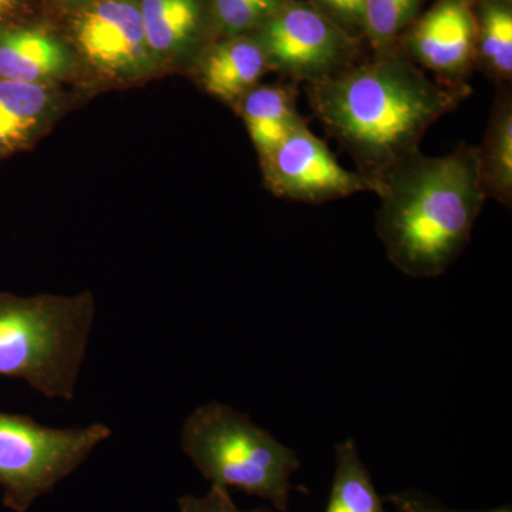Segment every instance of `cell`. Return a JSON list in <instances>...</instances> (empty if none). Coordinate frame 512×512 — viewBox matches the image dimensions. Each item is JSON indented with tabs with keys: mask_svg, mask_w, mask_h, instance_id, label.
<instances>
[{
	"mask_svg": "<svg viewBox=\"0 0 512 512\" xmlns=\"http://www.w3.org/2000/svg\"><path fill=\"white\" fill-rule=\"evenodd\" d=\"M93 319L90 295L0 293V376L25 380L49 399L73 400Z\"/></svg>",
	"mask_w": 512,
	"mask_h": 512,
	"instance_id": "cell-3",
	"label": "cell"
},
{
	"mask_svg": "<svg viewBox=\"0 0 512 512\" xmlns=\"http://www.w3.org/2000/svg\"><path fill=\"white\" fill-rule=\"evenodd\" d=\"M73 32L80 52L104 74L137 77L156 66L133 0H94L77 15Z\"/></svg>",
	"mask_w": 512,
	"mask_h": 512,
	"instance_id": "cell-9",
	"label": "cell"
},
{
	"mask_svg": "<svg viewBox=\"0 0 512 512\" xmlns=\"http://www.w3.org/2000/svg\"><path fill=\"white\" fill-rule=\"evenodd\" d=\"M471 2H474V0H471ZM505 2H510V3H512V0H505Z\"/></svg>",
	"mask_w": 512,
	"mask_h": 512,
	"instance_id": "cell-27",
	"label": "cell"
},
{
	"mask_svg": "<svg viewBox=\"0 0 512 512\" xmlns=\"http://www.w3.org/2000/svg\"><path fill=\"white\" fill-rule=\"evenodd\" d=\"M487 512H511L510 510H497V511H487Z\"/></svg>",
	"mask_w": 512,
	"mask_h": 512,
	"instance_id": "cell-26",
	"label": "cell"
},
{
	"mask_svg": "<svg viewBox=\"0 0 512 512\" xmlns=\"http://www.w3.org/2000/svg\"><path fill=\"white\" fill-rule=\"evenodd\" d=\"M390 501L396 507L397 512H448L429 507V505L420 503L416 498L406 497V495H394V497H390Z\"/></svg>",
	"mask_w": 512,
	"mask_h": 512,
	"instance_id": "cell-22",
	"label": "cell"
},
{
	"mask_svg": "<svg viewBox=\"0 0 512 512\" xmlns=\"http://www.w3.org/2000/svg\"><path fill=\"white\" fill-rule=\"evenodd\" d=\"M254 33L271 72L288 82H326L359 63V39L312 2L288 0Z\"/></svg>",
	"mask_w": 512,
	"mask_h": 512,
	"instance_id": "cell-6",
	"label": "cell"
},
{
	"mask_svg": "<svg viewBox=\"0 0 512 512\" xmlns=\"http://www.w3.org/2000/svg\"><path fill=\"white\" fill-rule=\"evenodd\" d=\"M197 67L202 89L232 107L271 72L264 47L255 33L225 37L202 53Z\"/></svg>",
	"mask_w": 512,
	"mask_h": 512,
	"instance_id": "cell-10",
	"label": "cell"
},
{
	"mask_svg": "<svg viewBox=\"0 0 512 512\" xmlns=\"http://www.w3.org/2000/svg\"><path fill=\"white\" fill-rule=\"evenodd\" d=\"M288 0H211L215 23L225 37L254 33Z\"/></svg>",
	"mask_w": 512,
	"mask_h": 512,
	"instance_id": "cell-19",
	"label": "cell"
},
{
	"mask_svg": "<svg viewBox=\"0 0 512 512\" xmlns=\"http://www.w3.org/2000/svg\"><path fill=\"white\" fill-rule=\"evenodd\" d=\"M111 430L104 424L56 430L32 417L0 413V487L3 504L26 512L89 457Z\"/></svg>",
	"mask_w": 512,
	"mask_h": 512,
	"instance_id": "cell-5",
	"label": "cell"
},
{
	"mask_svg": "<svg viewBox=\"0 0 512 512\" xmlns=\"http://www.w3.org/2000/svg\"><path fill=\"white\" fill-rule=\"evenodd\" d=\"M423 0H363L362 35L373 50L383 56L399 49L400 39L419 18Z\"/></svg>",
	"mask_w": 512,
	"mask_h": 512,
	"instance_id": "cell-18",
	"label": "cell"
},
{
	"mask_svg": "<svg viewBox=\"0 0 512 512\" xmlns=\"http://www.w3.org/2000/svg\"><path fill=\"white\" fill-rule=\"evenodd\" d=\"M352 36L362 35L363 0H311Z\"/></svg>",
	"mask_w": 512,
	"mask_h": 512,
	"instance_id": "cell-20",
	"label": "cell"
},
{
	"mask_svg": "<svg viewBox=\"0 0 512 512\" xmlns=\"http://www.w3.org/2000/svg\"><path fill=\"white\" fill-rule=\"evenodd\" d=\"M56 110V97L47 84L0 79V158L32 143Z\"/></svg>",
	"mask_w": 512,
	"mask_h": 512,
	"instance_id": "cell-13",
	"label": "cell"
},
{
	"mask_svg": "<svg viewBox=\"0 0 512 512\" xmlns=\"http://www.w3.org/2000/svg\"><path fill=\"white\" fill-rule=\"evenodd\" d=\"M476 69L495 87L512 84V6L505 0H474Z\"/></svg>",
	"mask_w": 512,
	"mask_h": 512,
	"instance_id": "cell-16",
	"label": "cell"
},
{
	"mask_svg": "<svg viewBox=\"0 0 512 512\" xmlns=\"http://www.w3.org/2000/svg\"><path fill=\"white\" fill-rule=\"evenodd\" d=\"M255 512H274V511L269 510V508H258V510H255Z\"/></svg>",
	"mask_w": 512,
	"mask_h": 512,
	"instance_id": "cell-25",
	"label": "cell"
},
{
	"mask_svg": "<svg viewBox=\"0 0 512 512\" xmlns=\"http://www.w3.org/2000/svg\"><path fill=\"white\" fill-rule=\"evenodd\" d=\"M476 33L471 0H437L404 32L399 49L437 82L466 86L476 70Z\"/></svg>",
	"mask_w": 512,
	"mask_h": 512,
	"instance_id": "cell-8",
	"label": "cell"
},
{
	"mask_svg": "<svg viewBox=\"0 0 512 512\" xmlns=\"http://www.w3.org/2000/svg\"><path fill=\"white\" fill-rule=\"evenodd\" d=\"M298 96V83L258 84L238 101L235 110L244 120L259 161L306 123L298 110Z\"/></svg>",
	"mask_w": 512,
	"mask_h": 512,
	"instance_id": "cell-11",
	"label": "cell"
},
{
	"mask_svg": "<svg viewBox=\"0 0 512 512\" xmlns=\"http://www.w3.org/2000/svg\"><path fill=\"white\" fill-rule=\"evenodd\" d=\"M64 2L69 3V5L80 6L89 5V3L94 2V0H64Z\"/></svg>",
	"mask_w": 512,
	"mask_h": 512,
	"instance_id": "cell-24",
	"label": "cell"
},
{
	"mask_svg": "<svg viewBox=\"0 0 512 512\" xmlns=\"http://www.w3.org/2000/svg\"><path fill=\"white\" fill-rule=\"evenodd\" d=\"M305 90L316 119L375 192L387 171L420 151L427 130L473 93L470 84L430 79L400 49Z\"/></svg>",
	"mask_w": 512,
	"mask_h": 512,
	"instance_id": "cell-1",
	"label": "cell"
},
{
	"mask_svg": "<svg viewBox=\"0 0 512 512\" xmlns=\"http://www.w3.org/2000/svg\"><path fill=\"white\" fill-rule=\"evenodd\" d=\"M180 512H255L239 510L229 497L228 490L221 485L212 484L210 493L204 497L185 495L178 500Z\"/></svg>",
	"mask_w": 512,
	"mask_h": 512,
	"instance_id": "cell-21",
	"label": "cell"
},
{
	"mask_svg": "<svg viewBox=\"0 0 512 512\" xmlns=\"http://www.w3.org/2000/svg\"><path fill=\"white\" fill-rule=\"evenodd\" d=\"M183 450L212 484L265 498L279 511L288 508L291 476L301 464L247 414L220 403L198 407L185 421Z\"/></svg>",
	"mask_w": 512,
	"mask_h": 512,
	"instance_id": "cell-4",
	"label": "cell"
},
{
	"mask_svg": "<svg viewBox=\"0 0 512 512\" xmlns=\"http://www.w3.org/2000/svg\"><path fill=\"white\" fill-rule=\"evenodd\" d=\"M376 231L390 262L412 278L444 274L470 242L487 195L477 147L461 144L446 156H413L377 183Z\"/></svg>",
	"mask_w": 512,
	"mask_h": 512,
	"instance_id": "cell-2",
	"label": "cell"
},
{
	"mask_svg": "<svg viewBox=\"0 0 512 512\" xmlns=\"http://www.w3.org/2000/svg\"><path fill=\"white\" fill-rule=\"evenodd\" d=\"M69 69V52L56 37L40 29H0V79L47 84Z\"/></svg>",
	"mask_w": 512,
	"mask_h": 512,
	"instance_id": "cell-12",
	"label": "cell"
},
{
	"mask_svg": "<svg viewBox=\"0 0 512 512\" xmlns=\"http://www.w3.org/2000/svg\"><path fill=\"white\" fill-rule=\"evenodd\" d=\"M266 188L278 198L306 204H325L360 192H375L357 171L339 164L308 123L296 128L284 143L261 161Z\"/></svg>",
	"mask_w": 512,
	"mask_h": 512,
	"instance_id": "cell-7",
	"label": "cell"
},
{
	"mask_svg": "<svg viewBox=\"0 0 512 512\" xmlns=\"http://www.w3.org/2000/svg\"><path fill=\"white\" fill-rule=\"evenodd\" d=\"M141 20L154 56H174L194 45L201 35V0H141Z\"/></svg>",
	"mask_w": 512,
	"mask_h": 512,
	"instance_id": "cell-15",
	"label": "cell"
},
{
	"mask_svg": "<svg viewBox=\"0 0 512 512\" xmlns=\"http://www.w3.org/2000/svg\"><path fill=\"white\" fill-rule=\"evenodd\" d=\"M326 512H386L355 441L336 446V471Z\"/></svg>",
	"mask_w": 512,
	"mask_h": 512,
	"instance_id": "cell-17",
	"label": "cell"
},
{
	"mask_svg": "<svg viewBox=\"0 0 512 512\" xmlns=\"http://www.w3.org/2000/svg\"><path fill=\"white\" fill-rule=\"evenodd\" d=\"M23 0H0V20L12 15L22 5Z\"/></svg>",
	"mask_w": 512,
	"mask_h": 512,
	"instance_id": "cell-23",
	"label": "cell"
},
{
	"mask_svg": "<svg viewBox=\"0 0 512 512\" xmlns=\"http://www.w3.org/2000/svg\"><path fill=\"white\" fill-rule=\"evenodd\" d=\"M483 143L477 147L478 173L487 198L512 204V84L495 87Z\"/></svg>",
	"mask_w": 512,
	"mask_h": 512,
	"instance_id": "cell-14",
	"label": "cell"
}]
</instances>
